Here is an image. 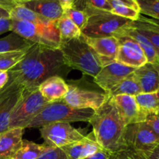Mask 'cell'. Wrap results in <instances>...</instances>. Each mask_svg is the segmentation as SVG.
I'll use <instances>...</instances> for the list:
<instances>
[{
  "label": "cell",
  "instance_id": "cell-42",
  "mask_svg": "<svg viewBox=\"0 0 159 159\" xmlns=\"http://www.w3.org/2000/svg\"><path fill=\"white\" fill-rule=\"evenodd\" d=\"M85 159H110V153H108L107 151L102 150Z\"/></svg>",
  "mask_w": 159,
  "mask_h": 159
},
{
  "label": "cell",
  "instance_id": "cell-10",
  "mask_svg": "<svg viewBox=\"0 0 159 159\" xmlns=\"http://www.w3.org/2000/svg\"><path fill=\"white\" fill-rule=\"evenodd\" d=\"M68 93L63 100L73 108L96 110L110 98L106 93L81 88L73 84H68Z\"/></svg>",
  "mask_w": 159,
  "mask_h": 159
},
{
  "label": "cell",
  "instance_id": "cell-47",
  "mask_svg": "<svg viewBox=\"0 0 159 159\" xmlns=\"http://www.w3.org/2000/svg\"><path fill=\"white\" fill-rule=\"evenodd\" d=\"M8 159H15V158H8Z\"/></svg>",
  "mask_w": 159,
  "mask_h": 159
},
{
  "label": "cell",
  "instance_id": "cell-14",
  "mask_svg": "<svg viewBox=\"0 0 159 159\" xmlns=\"http://www.w3.org/2000/svg\"><path fill=\"white\" fill-rule=\"evenodd\" d=\"M82 36L96 53L102 67L116 61L119 47V41L116 37H89L82 34Z\"/></svg>",
  "mask_w": 159,
  "mask_h": 159
},
{
  "label": "cell",
  "instance_id": "cell-48",
  "mask_svg": "<svg viewBox=\"0 0 159 159\" xmlns=\"http://www.w3.org/2000/svg\"><path fill=\"white\" fill-rule=\"evenodd\" d=\"M0 6H2V5H1V4H0ZM6 8H7V7H6Z\"/></svg>",
  "mask_w": 159,
  "mask_h": 159
},
{
  "label": "cell",
  "instance_id": "cell-16",
  "mask_svg": "<svg viewBox=\"0 0 159 159\" xmlns=\"http://www.w3.org/2000/svg\"><path fill=\"white\" fill-rule=\"evenodd\" d=\"M68 159H85L103 150L96 141L93 133L82 140L61 148Z\"/></svg>",
  "mask_w": 159,
  "mask_h": 159
},
{
  "label": "cell",
  "instance_id": "cell-18",
  "mask_svg": "<svg viewBox=\"0 0 159 159\" xmlns=\"http://www.w3.org/2000/svg\"><path fill=\"white\" fill-rule=\"evenodd\" d=\"M142 93H155L159 89V74L155 64L147 63L137 68L133 72Z\"/></svg>",
  "mask_w": 159,
  "mask_h": 159
},
{
  "label": "cell",
  "instance_id": "cell-20",
  "mask_svg": "<svg viewBox=\"0 0 159 159\" xmlns=\"http://www.w3.org/2000/svg\"><path fill=\"white\" fill-rule=\"evenodd\" d=\"M23 128L9 129L0 134V159L12 158L23 143Z\"/></svg>",
  "mask_w": 159,
  "mask_h": 159
},
{
  "label": "cell",
  "instance_id": "cell-17",
  "mask_svg": "<svg viewBox=\"0 0 159 159\" xmlns=\"http://www.w3.org/2000/svg\"><path fill=\"white\" fill-rule=\"evenodd\" d=\"M20 5L50 21H55L64 15V9L59 0H28Z\"/></svg>",
  "mask_w": 159,
  "mask_h": 159
},
{
  "label": "cell",
  "instance_id": "cell-23",
  "mask_svg": "<svg viewBox=\"0 0 159 159\" xmlns=\"http://www.w3.org/2000/svg\"><path fill=\"white\" fill-rule=\"evenodd\" d=\"M34 43L19 34L12 32L7 37L0 39V53L27 51Z\"/></svg>",
  "mask_w": 159,
  "mask_h": 159
},
{
  "label": "cell",
  "instance_id": "cell-41",
  "mask_svg": "<svg viewBox=\"0 0 159 159\" xmlns=\"http://www.w3.org/2000/svg\"><path fill=\"white\" fill-rule=\"evenodd\" d=\"M147 159H159V145L148 152H142Z\"/></svg>",
  "mask_w": 159,
  "mask_h": 159
},
{
  "label": "cell",
  "instance_id": "cell-43",
  "mask_svg": "<svg viewBox=\"0 0 159 159\" xmlns=\"http://www.w3.org/2000/svg\"><path fill=\"white\" fill-rule=\"evenodd\" d=\"M8 80H9L8 71H0V90L6 85Z\"/></svg>",
  "mask_w": 159,
  "mask_h": 159
},
{
  "label": "cell",
  "instance_id": "cell-32",
  "mask_svg": "<svg viewBox=\"0 0 159 159\" xmlns=\"http://www.w3.org/2000/svg\"><path fill=\"white\" fill-rule=\"evenodd\" d=\"M64 15L68 16L80 29L82 32L88 20V16L84 11L78 9L75 7H71L65 9L64 11Z\"/></svg>",
  "mask_w": 159,
  "mask_h": 159
},
{
  "label": "cell",
  "instance_id": "cell-31",
  "mask_svg": "<svg viewBox=\"0 0 159 159\" xmlns=\"http://www.w3.org/2000/svg\"><path fill=\"white\" fill-rule=\"evenodd\" d=\"M73 7L80 10L84 7H90L108 12H111L112 10V6L108 0H75Z\"/></svg>",
  "mask_w": 159,
  "mask_h": 159
},
{
  "label": "cell",
  "instance_id": "cell-2",
  "mask_svg": "<svg viewBox=\"0 0 159 159\" xmlns=\"http://www.w3.org/2000/svg\"><path fill=\"white\" fill-rule=\"evenodd\" d=\"M89 123L93 126L96 141L108 153L114 154L127 148L124 140L126 125L110 97L95 110Z\"/></svg>",
  "mask_w": 159,
  "mask_h": 159
},
{
  "label": "cell",
  "instance_id": "cell-22",
  "mask_svg": "<svg viewBox=\"0 0 159 159\" xmlns=\"http://www.w3.org/2000/svg\"><path fill=\"white\" fill-rule=\"evenodd\" d=\"M106 93L108 94L109 97H113L119 95L136 96L142 93V91L134 74L131 73Z\"/></svg>",
  "mask_w": 159,
  "mask_h": 159
},
{
  "label": "cell",
  "instance_id": "cell-6",
  "mask_svg": "<svg viewBox=\"0 0 159 159\" xmlns=\"http://www.w3.org/2000/svg\"><path fill=\"white\" fill-rule=\"evenodd\" d=\"M11 31L35 43L59 48L60 35L54 21L45 23H34L12 20Z\"/></svg>",
  "mask_w": 159,
  "mask_h": 159
},
{
  "label": "cell",
  "instance_id": "cell-7",
  "mask_svg": "<svg viewBox=\"0 0 159 159\" xmlns=\"http://www.w3.org/2000/svg\"><path fill=\"white\" fill-rule=\"evenodd\" d=\"M48 103L40 94L38 88L26 89L23 97L11 114L9 129L27 128L30 123Z\"/></svg>",
  "mask_w": 159,
  "mask_h": 159
},
{
  "label": "cell",
  "instance_id": "cell-36",
  "mask_svg": "<svg viewBox=\"0 0 159 159\" xmlns=\"http://www.w3.org/2000/svg\"><path fill=\"white\" fill-rule=\"evenodd\" d=\"M159 138V110L148 115L144 121Z\"/></svg>",
  "mask_w": 159,
  "mask_h": 159
},
{
  "label": "cell",
  "instance_id": "cell-34",
  "mask_svg": "<svg viewBox=\"0 0 159 159\" xmlns=\"http://www.w3.org/2000/svg\"><path fill=\"white\" fill-rule=\"evenodd\" d=\"M110 159H147L142 152L132 149H124L114 154H110Z\"/></svg>",
  "mask_w": 159,
  "mask_h": 159
},
{
  "label": "cell",
  "instance_id": "cell-21",
  "mask_svg": "<svg viewBox=\"0 0 159 159\" xmlns=\"http://www.w3.org/2000/svg\"><path fill=\"white\" fill-rule=\"evenodd\" d=\"M118 34H124V35H127L133 38L139 44L142 51H144V54L147 57L148 62L152 64H158V57L154 46L147 37L141 34L134 26L133 23L129 26L123 28L116 35H118Z\"/></svg>",
  "mask_w": 159,
  "mask_h": 159
},
{
  "label": "cell",
  "instance_id": "cell-28",
  "mask_svg": "<svg viewBox=\"0 0 159 159\" xmlns=\"http://www.w3.org/2000/svg\"><path fill=\"white\" fill-rule=\"evenodd\" d=\"M134 26L141 33V34L147 37L152 45L155 48V51L157 53V55L158 57V64H159V31L154 28L151 27L148 25L144 23L138 19L136 21L133 22Z\"/></svg>",
  "mask_w": 159,
  "mask_h": 159
},
{
  "label": "cell",
  "instance_id": "cell-8",
  "mask_svg": "<svg viewBox=\"0 0 159 159\" xmlns=\"http://www.w3.org/2000/svg\"><path fill=\"white\" fill-rule=\"evenodd\" d=\"M40 135L45 144L52 148H62L79 141L85 135L70 123H54L40 127Z\"/></svg>",
  "mask_w": 159,
  "mask_h": 159
},
{
  "label": "cell",
  "instance_id": "cell-24",
  "mask_svg": "<svg viewBox=\"0 0 159 159\" xmlns=\"http://www.w3.org/2000/svg\"><path fill=\"white\" fill-rule=\"evenodd\" d=\"M50 146L47 144H37L36 143L23 140L20 150L12 158L15 159H37L45 153Z\"/></svg>",
  "mask_w": 159,
  "mask_h": 159
},
{
  "label": "cell",
  "instance_id": "cell-35",
  "mask_svg": "<svg viewBox=\"0 0 159 159\" xmlns=\"http://www.w3.org/2000/svg\"><path fill=\"white\" fill-rule=\"evenodd\" d=\"M37 159H68L65 152L60 148L49 147L48 150Z\"/></svg>",
  "mask_w": 159,
  "mask_h": 159
},
{
  "label": "cell",
  "instance_id": "cell-25",
  "mask_svg": "<svg viewBox=\"0 0 159 159\" xmlns=\"http://www.w3.org/2000/svg\"><path fill=\"white\" fill-rule=\"evenodd\" d=\"M9 18L11 20L27 21L34 23H45L51 22L23 5H16L11 8L9 10Z\"/></svg>",
  "mask_w": 159,
  "mask_h": 159
},
{
  "label": "cell",
  "instance_id": "cell-19",
  "mask_svg": "<svg viewBox=\"0 0 159 159\" xmlns=\"http://www.w3.org/2000/svg\"><path fill=\"white\" fill-rule=\"evenodd\" d=\"M38 89L45 100L50 103L62 100L68 93V85L63 78L52 76L43 81Z\"/></svg>",
  "mask_w": 159,
  "mask_h": 159
},
{
  "label": "cell",
  "instance_id": "cell-13",
  "mask_svg": "<svg viewBox=\"0 0 159 159\" xmlns=\"http://www.w3.org/2000/svg\"><path fill=\"white\" fill-rule=\"evenodd\" d=\"M136 68L122 65L117 61L103 66L94 78V82L107 93L110 89L134 71Z\"/></svg>",
  "mask_w": 159,
  "mask_h": 159
},
{
  "label": "cell",
  "instance_id": "cell-11",
  "mask_svg": "<svg viewBox=\"0 0 159 159\" xmlns=\"http://www.w3.org/2000/svg\"><path fill=\"white\" fill-rule=\"evenodd\" d=\"M26 89L11 80L0 90V134L9 130L10 116Z\"/></svg>",
  "mask_w": 159,
  "mask_h": 159
},
{
  "label": "cell",
  "instance_id": "cell-46",
  "mask_svg": "<svg viewBox=\"0 0 159 159\" xmlns=\"http://www.w3.org/2000/svg\"><path fill=\"white\" fill-rule=\"evenodd\" d=\"M155 68H156L157 71H158V74H159V64H155ZM158 91H159V89H158Z\"/></svg>",
  "mask_w": 159,
  "mask_h": 159
},
{
  "label": "cell",
  "instance_id": "cell-30",
  "mask_svg": "<svg viewBox=\"0 0 159 159\" xmlns=\"http://www.w3.org/2000/svg\"><path fill=\"white\" fill-rule=\"evenodd\" d=\"M140 13L159 20V0H137Z\"/></svg>",
  "mask_w": 159,
  "mask_h": 159
},
{
  "label": "cell",
  "instance_id": "cell-33",
  "mask_svg": "<svg viewBox=\"0 0 159 159\" xmlns=\"http://www.w3.org/2000/svg\"><path fill=\"white\" fill-rule=\"evenodd\" d=\"M111 12L114 15L128 19V20H132V21L138 20L139 16H141V13L138 11L135 10V9H132L130 7H128V6H121V5L113 6Z\"/></svg>",
  "mask_w": 159,
  "mask_h": 159
},
{
  "label": "cell",
  "instance_id": "cell-37",
  "mask_svg": "<svg viewBox=\"0 0 159 159\" xmlns=\"http://www.w3.org/2000/svg\"><path fill=\"white\" fill-rule=\"evenodd\" d=\"M108 2L112 7L117 5H121V6H128L140 12V8L137 0H108Z\"/></svg>",
  "mask_w": 159,
  "mask_h": 159
},
{
  "label": "cell",
  "instance_id": "cell-27",
  "mask_svg": "<svg viewBox=\"0 0 159 159\" xmlns=\"http://www.w3.org/2000/svg\"><path fill=\"white\" fill-rule=\"evenodd\" d=\"M141 111L148 116L159 110V91L150 93H141L134 96Z\"/></svg>",
  "mask_w": 159,
  "mask_h": 159
},
{
  "label": "cell",
  "instance_id": "cell-15",
  "mask_svg": "<svg viewBox=\"0 0 159 159\" xmlns=\"http://www.w3.org/2000/svg\"><path fill=\"white\" fill-rule=\"evenodd\" d=\"M110 98L126 126L146 120L147 116L141 110L134 96L119 95Z\"/></svg>",
  "mask_w": 159,
  "mask_h": 159
},
{
  "label": "cell",
  "instance_id": "cell-5",
  "mask_svg": "<svg viewBox=\"0 0 159 159\" xmlns=\"http://www.w3.org/2000/svg\"><path fill=\"white\" fill-rule=\"evenodd\" d=\"M88 16L82 34L89 37H114L123 28L133 23L132 20L114 15L111 12L90 7L82 9Z\"/></svg>",
  "mask_w": 159,
  "mask_h": 159
},
{
  "label": "cell",
  "instance_id": "cell-29",
  "mask_svg": "<svg viewBox=\"0 0 159 159\" xmlns=\"http://www.w3.org/2000/svg\"><path fill=\"white\" fill-rule=\"evenodd\" d=\"M27 51L0 53V71L12 69L25 57Z\"/></svg>",
  "mask_w": 159,
  "mask_h": 159
},
{
  "label": "cell",
  "instance_id": "cell-12",
  "mask_svg": "<svg viewBox=\"0 0 159 159\" xmlns=\"http://www.w3.org/2000/svg\"><path fill=\"white\" fill-rule=\"evenodd\" d=\"M114 37L119 41L116 61L134 68L147 63V57L144 51L133 38L124 34H118Z\"/></svg>",
  "mask_w": 159,
  "mask_h": 159
},
{
  "label": "cell",
  "instance_id": "cell-44",
  "mask_svg": "<svg viewBox=\"0 0 159 159\" xmlns=\"http://www.w3.org/2000/svg\"><path fill=\"white\" fill-rule=\"evenodd\" d=\"M74 1L75 0H59V2H60L61 3V6L63 8L64 11H65V9L73 7Z\"/></svg>",
  "mask_w": 159,
  "mask_h": 159
},
{
  "label": "cell",
  "instance_id": "cell-9",
  "mask_svg": "<svg viewBox=\"0 0 159 159\" xmlns=\"http://www.w3.org/2000/svg\"><path fill=\"white\" fill-rule=\"evenodd\" d=\"M124 140L127 148L140 152H148L159 145V138L145 122L126 126Z\"/></svg>",
  "mask_w": 159,
  "mask_h": 159
},
{
  "label": "cell",
  "instance_id": "cell-26",
  "mask_svg": "<svg viewBox=\"0 0 159 159\" xmlns=\"http://www.w3.org/2000/svg\"><path fill=\"white\" fill-rule=\"evenodd\" d=\"M54 23L59 32L61 40H71L82 35L80 29L66 16L63 15Z\"/></svg>",
  "mask_w": 159,
  "mask_h": 159
},
{
  "label": "cell",
  "instance_id": "cell-38",
  "mask_svg": "<svg viewBox=\"0 0 159 159\" xmlns=\"http://www.w3.org/2000/svg\"><path fill=\"white\" fill-rule=\"evenodd\" d=\"M12 20L10 18L0 19V35L4 33L11 31Z\"/></svg>",
  "mask_w": 159,
  "mask_h": 159
},
{
  "label": "cell",
  "instance_id": "cell-1",
  "mask_svg": "<svg viewBox=\"0 0 159 159\" xmlns=\"http://www.w3.org/2000/svg\"><path fill=\"white\" fill-rule=\"evenodd\" d=\"M71 70L64 61L59 48L34 43L25 57L8 71V75L9 80L30 90L38 88L43 81L52 76L65 79Z\"/></svg>",
  "mask_w": 159,
  "mask_h": 159
},
{
  "label": "cell",
  "instance_id": "cell-39",
  "mask_svg": "<svg viewBox=\"0 0 159 159\" xmlns=\"http://www.w3.org/2000/svg\"><path fill=\"white\" fill-rule=\"evenodd\" d=\"M139 20H141V21L144 22V23H146L147 25H148L151 27L154 28V29L157 30L159 31V20H155V19L152 18H148L145 17L144 16L141 15L139 16Z\"/></svg>",
  "mask_w": 159,
  "mask_h": 159
},
{
  "label": "cell",
  "instance_id": "cell-4",
  "mask_svg": "<svg viewBox=\"0 0 159 159\" xmlns=\"http://www.w3.org/2000/svg\"><path fill=\"white\" fill-rule=\"evenodd\" d=\"M94 114L95 110L92 109L73 108L62 99L47 104L30 123L27 128L41 127L54 123L89 122Z\"/></svg>",
  "mask_w": 159,
  "mask_h": 159
},
{
  "label": "cell",
  "instance_id": "cell-40",
  "mask_svg": "<svg viewBox=\"0 0 159 159\" xmlns=\"http://www.w3.org/2000/svg\"><path fill=\"white\" fill-rule=\"evenodd\" d=\"M26 1L28 0H0V4L10 9L16 5H20Z\"/></svg>",
  "mask_w": 159,
  "mask_h": 159
},
{
  "label": "cell",
  "instance_id": "cell-45",
  "mask_svg": "<svg viewBox=\"0 0 159 159\" xmlns=\"http://www.w3.org/2000/svg\"><path fill=\"white\" fill-rule=\"evenodd\" d=\"M9 8L0 6V19L9 18Z\"/></svg>",
  "mask_w": 159,
  "mask_h": 159
},
{
  "label": "cell",
  "instance_id": "cell-3",
  "mask_svg": "<svg viewBox=\"0 0 159 159\" xmlns=\"http://www.w3.org/2000/svg\"><path fill=\"white\" fill-rule=\"evenodd\" d=\"M59 50L65 63L71 69L95 78L102 68L96 53L89 46L82 36L68 40H61Z\"/></svg>",
  "mask_w": 159,
  "mask_h": 159
}]
</instances>
